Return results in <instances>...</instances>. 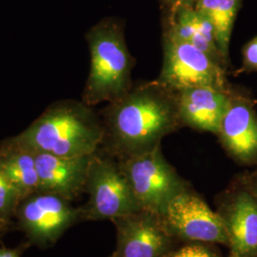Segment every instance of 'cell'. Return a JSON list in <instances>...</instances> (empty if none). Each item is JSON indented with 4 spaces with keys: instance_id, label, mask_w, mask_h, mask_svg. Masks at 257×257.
<instances>
[{
    "instance_id": "11",
    "label": "cell",
    "mask_w": 257,
    "mask_h": 257,
    "mask_svg": "<svg viewBox=\"0 0 257 257\" xmlns=\"http://www.w3.org/2000/svg\"><path fill=\"white\" fill-rule=\"evenodd\" d=\"M255 103L248 92L231 88L230 104L216 135L228 156L239 165L257 166Z\"/></svg>"
},
{
    "instance_id": "4",
    "label": "cell",
    "mask_w": 257,
    "mask_h": 257,
    "mask_svg": "<svg viewBox=\"0 0 257 257\" xmlns=\"http://www.w3.org/2000/svg\"><path fill=\"white\" fill-rule=\"evenodd\" d=\"M85 192L89 200L80 209L84 220H112L142 210L117 159L100 150L92 155Z\"/></svg>"
},
{
    "instance_id": "2",
    "label": "cell",
    "mask_w": 257,
    "mask_h": 257,
    "mask_svg": "<svg viewBox=\"0 0 257 257\" xmlns=\"http://www.w3.org/2000/svg\"><path fill=\"white\" fill-rule=\"evenodd\" d=\"M103 126L98 112L82 101L54 102L27 128L4 143L64 157L92 156L101 147Z\"/></svg>"
},
{
    "instance_id": "20",
    "label": "cell",
    "mask_w": 257,
    "mask_h": 257,
    "mask_svg": "<svg viewBox=\"0 0 257 257\" xmlns=\"http://www.w3.org/2000/svg\"><path fill=\"white\" fill-rule=\"evenodd\" d=\"M245 187L257 200V169L255 171L239 176Z\"/></svg>"
},
{
    "instance_id": "7",
    "label": "cell",
    "mask_w": 257,
    "mask_h": 257,
    "mask_svg": "<svg viewBox=\"0 0 257 257\" xmlns=\"http://www.w3.org/2000/svg\"><path fill=\"white\" fill-rule=\"evenodd\" d=\"M167 231L176 240L229 246L224 221L191 187L177 194L159 213Z\"/></svg>"
},
{
    "instance_id": "12",
    "label": "cell",
    "mask_w": 257,
    "mask_h": 257,
    "mask_svg": "<svg viewBox=\"0 0 257 257\" xmlns=\"http://www.w3.org/2000/svg\"><path fill=\"white\" fill-rule=\"evenodd\" d=\"M35 156L39 177L38 193H54L70 201L85 192L92 155L64 157L35 154Z\"/></svg>"
},
{
    "instance_id": "17",
    "label": "cell",
    "mask_w": 257,
    "mask_h": 257,
    "mask_svg": "<svg viewBox=\"0 0 257 257\" xmlns=\"http://www.w3.org/2000/svg\"><path fill=\"white\" fill-rule=\"evenodd\" d=\"M16 189L0 171V216L7 221L14 215L21 202Z\"/></svg>"
},
{
    "instance_id": "16",
    "label": "cell",
    "mask_w": 257,
    "mask_h": 257,
    "mask_svg": "<svg viewBox=\"0 0 257 257\" xmlns=\"http://www.w3.org/2000/svg\"><path fill=\"white\" fill-rule=\"evenodd\" d=\"M241 0H197L194 8L210 20L216 44L230 65V43Z\"/></svg>"
},
{
    "instance_id": "19",
    "label": "cell",
    "mask_w": 257,
    "mask_h": 257,
    "mask_svg": "<svg viewBox=\"0 0 257 257\" xmlns=\"http://www.w3.org/2000/svg\"><path fill=\"white\" fill-rule=\"evenodd\" d=\"M257 72V36L250 39L242 49V67L236 74Z\"/></svg>"
},
{
    "instance_id": "3",
    "label": "cell",
    "mask_w": 257,
    "mask_h": 257,
    "mask_svg": "<svg viewBox=\"0 0 257 257\" xmlns=\"http://www.w3.org/2000/svg\"><path fill=\"white\" fill-rule=\"evenodd\" d=\"M85 37L91 63L81 101L90 107L114 101L134 85L135 60L128 52L124 28L115 19H103Z\"/></svg>"
},
{
    "instance_id": "8",
    "label": "cell",
    "mask_w": 257,
    "mask_h": 257,
    "mask_svg": "<svg viewBox=\"0 0 257 257\" xmlns=\"http://www.w3.org/2000/svg\"><path fill=\"white\" fill-rule=\"evenodd\" d=\"M216 211L228 233V257H257V200L240 177L217 196Z\"/></svg>"
},
{
    "instance_id": "14",
    "label": "cell",
    "mask_w": 257,
    "mask_h": 257,
    "mask_svg": "<svg viewBox=\"0 0 257 257\" xmlns=\"http://www.w3.org/2000/svg\"><path fill=\"white\" fill-rule=\"evenodd\" d=\"M166 33L187 42L205 54L218 64L228 69L229 64L225 61L216 44L214 31L210 20L194 7L178 6L171 9Z\"/></svg>"
},
{
    "instance_id": "10",
    "label": "cell",
    "mask_w": 257,
    "mask_h": 257,
    "mask_svg": "<svg viewBox=\"0 0 257 257\" xmlns=\"http://www.w3.org/2000/svg\"><path fill=\"white\" fill-rule=\"evenodd\" d=\"M16 214L21 228L37 243H55L65 230L81 219V210L54 193H37L19 204Z\"/></svg>"
},
{
    "instance_id": "13",
    "label": "cell",
    "mask_w": 257,
    "mask_h": 257,
    "mask_svg": "<svg viewBox=\"0 0 257 257\" xmlns=\"http://www.w3.org/2000/svg\"><path fill=\"white\" fill-rule=\"evenodd\" d=\"M230 90L231 86L227 90L193 87L177 91L183 127L209 132L216 136L230 104Z\"/></svg>"
},
{
    "instance_id": "15",
    "label": "cell",
    "mask_w": 257,
    "mask_h": 257,
    "mask_svg": "<svg viewBox=\"0 0 257 257\" xmlns=\"http://www.w3.org/2000/svg\"><path fill=\"white\" fill-rule=\"evenodd\" d=\"M0 171L16 189L21 200L39 192L35 154L1 142Z\"/></svg>"
},
{
    "instance_id": "6",
    "label": "cell",
    "mask_w": 257,
    "mask_h": 257,
    "mask_svg": "<svg viewBox=\"0 0 257 257\" xmlns=\"http://www.w3.org/2000/svg\"><path fill=\"white\" fill-rule=\"evenodd\" d=\"M226 74L227 70L203 51L164 33L160 81L175 91L193 87L227 90L230 85Z\"/></svg>"
},
{
    "instance_id": "24",
    "label": "cell",
    "mask_w": 257,
    "mask_h": 257,
    "mask_svg": "<svg viewBox=\"0 0 257 257\" xmlns=\"http://www.w3.org/2000/svg\"><path fill=\"white\" fill-rule=\"evenodd\" d=\"M109 257H113V256H112V255H110V256H109Z\"/></svg>"
},
{
    "instance_id": "9",
    "label": "cell",
    "mask_w": 257,
    "mask_h": 257,
    "mask_svg": "<svg viewBox=\"0 0 257 257\" xmlns=\"http://www.w3.org/2000/svg\"><path fill=\"white\" fill-rule=\"evenodd\" d=\"M110 221L116 230L113 257H165L175 248V239L156 212L141 210Z\"/></svg>"
},
{
    "instance_id": "1",
    "label": "cell",
    "mask_w": 257,
    "mask_h": 257,
    "mask_svg": "<svg viewBox=\"0 0 257 257\" xmlns=\"http://www.w3.org/2000/svg\"><path fill=\"white\" fill-rule=\"evenodd\" d=\"M102 152L115 159L138 156L161 146L183 127L177 91L156 80L134 84L128 92L99 112Z\"/></svg>"
},
{
    "instance_id": "5",
    "label": "cell",
    "mask_w": 257,
    "mask_h": 257,
    "mask_svg": "<svg viewBox=\"0 0 257 257\" xmlns=\"http://www.w3.org/2000/svg\"><path fill=\"white\" fill-rule=\"evenodd\" d=\"M117 161L142 210L159 214L169 201L190 188L166 160L161 146Z\"/></svg>"
},
{
    "instance_id": "22",
    "label": "cell",
    "mask_w": 257,
    "mask_h": 257,
    "mask_svg": "<svg viewBox=\"0 0 257 257\" xmlns=\"http://www.w3.org/2000/svg\"><path fill=\"white\" fill-rule=\"evenodd\" d=\"M0 257H19V254L15 249L0 248Z\"/></svg>"
},
{
    "instance_id": "18",
    "label": "cell",
    "mask_w": 257,
    "mask_h": 257,
    "mask_svg": "<svg viewBox=\"0 0 257 257\" xmlns=\"http://www.w3.org/2000/svg\"><path fill=\"white\" fill-rule=\"evenodd\" d=\"M165 257H221L207 243L191 242L180 248L172 249Z\"/></svg>"
},
{
    "instance_id": "21",
    "label": "cell",
    "mask_w": 257,
    "mask_h": 257,
    "mask_svg": "<svg viewBox=\"0 0 257 257\" xmlns=\"http://www.w3.org/2000/svg\"><path fill=\"white\" fill-rule=\"evenodd\" d=\"M170 5L171 9L178 7V6H190L194 7L197 0H166Z\"/></svg>"
},
{
    "instance_id": "23",
    "label": "cell",
    "mask_w": 257,
    "mask_h": 257,
    "mask_svg": "<svg viewBox=\"0 0 257 257\" xmlns=\"http://www.w3.org/2000/svg\"><path fill=\"white\" fill-rule=\"evenodd\" d=\"M6 224H7V221L5 220V219H3V218L0 216V229H2L4 226H6Z\"/></svg>"
}]
</instances>
